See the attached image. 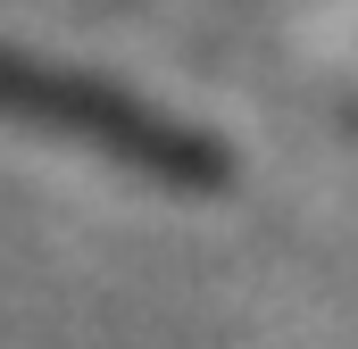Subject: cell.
<instances>
[{"mask_svg": "<svg viewBox=\"0 0 358 349\" xmlns=\"http://www.w3.org/2000/svg\"><path fill=\"white\" fill-rule=\"evenodd\" d=\"M0 117L42 125V133L84 142V150H108V158H125L134 174H150L167 191H225L234 183L225 142L192 133L183 117H167V108H150V100H134L117 84H100V75L25 59V50H0Z\"/></svg>", "mask_w": 358, "mask_h": 349, "instance_id": "1", "label": "cell"}]
</instances>
